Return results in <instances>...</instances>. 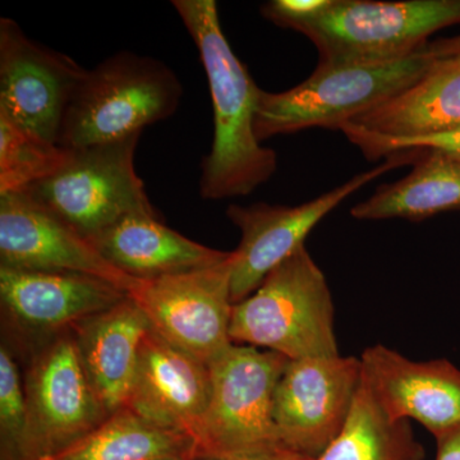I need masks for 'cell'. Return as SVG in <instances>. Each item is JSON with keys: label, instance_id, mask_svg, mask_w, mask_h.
Here are the masks:
<instances>
[{"label": "cell", "instance_id": "20", "mask_svg": "<svg viewBox=\"0 0 460 460\" xmlns=\"http://www.w3.org/2000/svg\"><path fill=\"white\" fill-rule=\"evenodd\" d=\"M417 151L410 174L354 206L357 220L405 219L422 222L443 213L460 211V155L423 148Z\"/></svg>", "mask_w": 460, "mask_h": 460}, {"label": "cell", "instance_id": "14", "mask_svg": "<svg viewBox=\"0 0 460 460\" xmlns=\"http://www.w3.org/2000/svg\"><path fill=\"white\" fill-rule=\"evenodd\" d=\"M0 266L91 275L128 295L141 283L111 265L89 239L26 190L0 195Z\"/></svg>", "mask_w": 460, "mask_h": 460}, {"label": "cell", "instance_id": "12", "mask_svg": "<svg viewBox=\"0 0 460 460\" xmlns=\"http://www.w3.org/2000/svg\"><path fill=\"white\" fill-rule=\"evenodd\" d=\"M22 376L33 460L63 452L109 419L86 376L71 332L25 359Z\"/></svg>", "mask_w": 460, "mask_h": 460}, {"label": "cell", "instance_id": "16", "mask_svg": "<svg viewBox=\"0 0 460 460\" xmlns=\"http://www.w3.org/2000/svg\"><path fill=\"white\" fill-rule=\"evenodd\" d=\"M362 381L395 420H416L435 438L460 426V370L447 359L414 362L385 345L361 356Z\"/></svg>", "mask_w": 460, "mask_h": 460}, {"label": "cell", "instance_id": "5", "mask_svg": "<svg viewBox=\"0 0 460 460\" xmlns=\"http://www.w3.org/2000/svg\"><path fill=\"white\" fill-rule=\"evenodd\" d=\"M288 361L271 350L233 344L211 363V396L195 438L196 460L289 452L272 417L275 386Z\"/></svg>", "mask_w": 460, "mask_h": 460}, {"label": "cell", "instance_id": "11", "mask_svg": "<svg viewBox=\"0 0 460 460\" xmlns=\"http://www.w3.org/2000/svg\"><path fill=\"white\" fill-rule=\"evenodd\" d=\"M361 384V358L289 359L272 399L287 449L310 459L321 456L344 429Z\"/></svg>", "mask_w": 460, "mask_h": 460}, {"label": "cell", "instance_id": "29", "mask_svg": "<svg viewBox=\"0 0 460 460\" xmlns=\"http://www.w3.org/2000/svg\"><path fill=\"white\" fill-rule=\"evenodd\" d=\"M199 460H314L310 458H305L304 456H299V454L287 452L277 454V456H259V458H244V459H199Z\"/></svg>", "mask_w": 460, "mask_h": 460}, {"label": "cell", "instance_id": "22", "mask_svg": "<svg viewBox=\"0 0 460 460\" xmlns=\"http://www.w3.org/2000/svg\"><path fill=\"white\" fill-rule=\"evenodd\" d=\"M411 420H395L361 384L349 419L338 438L314 460H423Z\"/></svg>", "mask_w": 460, "mask_h": 460}, {"label": "cell", "instance_id": "27", "mask_svg": "<svg viewBox=\"0 0 460 460\" xmlns=\"http://www.w3.org/2000/svg\"><path fill=\"white\" fill-rule=\"evenodd\" d=\"M436 460H460V426L436 438Z\"/></svg>", "mask_w": 460, "mask_h": 460}, {"label": "cell", "instance_id": "10", "mask_svg": "<svg viewBox=\"0 0 460 460\" xmlns=\"http://www.w3.org/2000/svg\"><path fill=\"white\" fill-rule=\"evenodd\" d=\"M232 261L141 281L129 296L151 329L178 349L210 366L232 347Z\"/></svg>", "mask_w": 460, "mask_h": 460}, {"label": "cell", "instance_id": "6", "mask_svg": "<svg viewBox=\"0 0 460 460\" xmlns=\"http://www.w3.org/2000/svg\"><path fill=\"white\" fill-rule=\"evenodd\" d=\"M460 23V0H332L302 27L319 65L394 62L428 44L432 33Z\"/></svg>", "mask_w": 460, "mask_h": 460}, {"label": "cell", "instance_id": "1", "mask_svg": "<svg viewBox=\"0 0 460 460\" xmlns=\"http://www.w3.org/2000/svg\"><path fill=\"white\" fill-rule=\"evenodd\" d=\"M172 7L198 47L214 109V141L204 157L199 195L204 199L247 196L278 169L272 148L255 135L261 89L230 48L214 0H172Z\"/></svg>", "mask_w": 460, "mask_h": 460}, {"label": "cell", "instance_id": "18", "mask_svg": "<svg viewBox=\"0 0 460 460\" xmlns=\"http://www.w3.org/2000/svg\"><path fill=\"white\" fill-rule=\"evenodd\" d=\"M150 329L128 295L71 330L86 376L109 416L126 407L142 339Z\"/></svg>", "mask_w": 460, "mask_h": 460}, {"label": "cell", "instance_id": "21", "mask_svg": "<svg viewBox=\"0 0 460 460\" xmlns=\"http://www.w3.org/2000/svg\"><path fill=\"white\" fill-rule=\"evenodd\" d=\"M40 460H196L195 441L123 408L77 443Z\"/></svg>", "mask_w": 460, "mask_h": 460}, {"label": "cell", "instance_id": "24", "mask_svg": "<svg viewBox=\"0 0 460 460\" xmlns=\"http://www.w3.org/2000/svg\"><path fill=\"white\" fill-rule=\"evenodd\" d=\"M0 459L33 460L22 372L4 344L0 347Z\"/></svg>", "mask_w": 460, "mask_h": 460}, {"label": "cell", "instance_id": "25", "mask_svg": "<svg viewBox=\"0 0 460 460\" xmlns=\"http://www.w3.org/2000/svg\"><path fill=\"white\" fill-rule=\"evenodd\" d=\"M341 132L347 136L348 140L359 147L363 155L368 160H378L381 157H390L404 151L423 150V148H440L449 153L460 155V127L452 131L435 133V135L422 136V137L394 138L378 137L354 127L344 126Z\"/></svg>", "mask_w": 460, "mask_h": 460}, {"label": "cell", "instance_id": "9", "mask_svg": "<svg viewBox=\"0 0 460 460\" xmlns=\"http://www.w3.org/2000/svg\"><path fill=\"white\" fill-rule=\"evenodd\" d=\"M416 160L414 151L396 154L371 171L299 206L229 205L230 222L241 230L237 250L232 251V302L244 301L275 268L304 246L305 238L345 199L392 169Z\"/></svg>", "mask_w": 460, "mask_h": 460}, {"label": "cell", "instance_id": "3", "mask_svg": "<svg viewBox=\"0 0 460 460\" xmlns=\"http://www.w3.org/2000/svg\"><path fill=\"white\" fill-rule=\"evenodd\" d=\"M177 75L160 60L122 51L89 69L66 108L58 144L75 150L126 140L168 119L181 99Z\"/></svg>", "mask_w": 460, "mask_h": 460}, {"label": "cell", "instance_id": "13", "mask_svg": "<svg viewBox=\"0 0 460 460\" xmlns=\"http://www.w3.org/2000/svg\"><path fill=\"white\" fill-rule=\"evenodd\" d=\"M86 72L72 58L33 41L16 21L0 20V111L29 131L58 144Z\"/></svg>", "mask_w": 460, "mask_h": 460}, {"label": "cell", "instance_id": "8", "mask_svg": "<svg viewBox=\"0 0 460 460\" xmlns=\"http://www.w3.org/2000/svg\"><path fill=\"white\" fill-rule=\"evenodd\" d=\"M128 293L100 278L75 272L0 266V307L5 347L23 361L81 321L108 310Z\"/></svg>", "mask_w": 460, "mask_h": 460}, {"label": "cell", "instance_id": "19", "mask_svg": "<svg viewBox=\"0 0 460 460\" xmlns=\"http://www.w3.org/2000/svg\"><path fill=\"white\" fill-rule=\"evenodd\" d=\"M348 124L394 140L458 128L460 56L435 58L429 71L413 86Z\"/></svg>", "mask_w": 460, "mask_h": 460}, {"label": "cell", "instance_id": "28", "mask_svg": "<svg viewBox=\"0 0 460 460\" xmlns=\"http://www.w3.org/2000/svg\"><path fill=\"white\" fill-rule=\"evenodd\" d=\"M428 50L434 58L460 56V35L428 42Z\"/></svg>", "mask_w": 460, "mask_h": 460}, {"label": "cell", "instance_id": "2", "mask_svg": "<svg viewBox=\"0 0 460 460\" xmlns=\"http://www.w3.org/2000/svg\"><path fill=\"white\" fill-rule=\"evenodd\" d=\"M435 58L428 44L385 63L319 65L313 75L283 93L261 91L255 118L260 142L305 129H341L413 86Z\"/></svg>", "mask_w": 460, "mask_h": 460}, {"label": "cell", "instance_id": "23", "mask_svg": "<svg viewBox=\"0 0 460 460\" xmlns=\"http://www.w3.org/2000/svg\"><path fill=\"white\" fill-rule=\"evenodd\" d=\"M68 148L35 135L0 111V195L21 192L56 174Z\"/></svg>", "mask_w": 460, "mask_h": 460}, {"label": "cell", "instance_id": "15", "mask_svg": "<svg viewBox=\"0 0 460 460\" xmlns=\"http://www.w3.org/2000/svg\"><path fill=\"white\" fill-rule=\"evenodd\" d=\"M210 396V366L148 330L124 408L156 428L195 441Z\"/></svg>", "mask_w": 460, "mask_h": 460}, {"label": "cell", "instance_id": "4", "mask_svg": "<svg viewBox=\"0 0 460 460\" xmlns=\"http://www.w3.org/2000/svg\"><path fill=\"white\" fill-rule=\"evenodd\" d=\"M334 319L328 281L304 244L233 305L230 339L289 359L334 357Z\"/></svg>", "mask_w": 460, "mask_h": 460}, {"label": "cell", "instance_id": "26", "mask_svg": "<svg viewBox=\"0 0 460 460\" xmlns=\"http://www.w3.org/2000/svg\"><path fill=\"white\" fill-rule=\"evenodd\" d=\"M332 4V0H270L262 5L261 14L277 26L299 31Z\"/></svg>", "mask_w": 460, "mask_h": 460}, {"label": "cell", "instance_id": "17", "mask_svg": "<svg viewBox=\"0 0 460 460\" xmlns=\"http://www.w3.org/2000/svg\"><path fill=\"white\" fill-rule=\"evenodd\" d=\"M90 242L115 269L140 281L202 270L232 255L184 237L159 214L127 215Z\"/></svg>", "mask_w": 460, "mask_h": 460}, {"label": "cell", "instance_id": "7", "mask_svg": "<svg viewBox=\"0 0 460 460\" xmlns=\"http://www.w3.org/2000/svg\"><path fill=\"white\" fill-rule=\"evenodd\" d=\"M138 140L68 148L56 174L25 190L89 241L127 215L159 214L136 172Z\"/></svg>", "mask_w": 460, "mask_h": 460}]
</instances>
